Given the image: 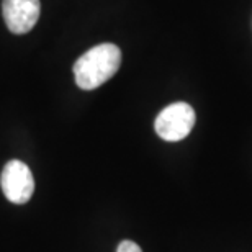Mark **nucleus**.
<instances>
[{"label": "nucleus", "mask_w": 252, "mask_h": 252, "mask_svg": "<svg viewBox=\"0 0 252 252\" xmlns=\"http://www.w3.org/2000/svg\"><path fill=\"white\" fill-rule=\"evenodd\" d=\"M39 12H41L39 0H2L5 25L15 34L32 32L38 23Z\"/></svg>", "instance_id": "4"}, {"label": "nucleus", "mask_w": 252, "mask_h": 252, "mask_svg": "<svg viewBox=\"0 0 252 252\" xmlns=\"http://www.w3.org/2000/svg\"><path fill=\"white\" fill-rule=\"evenodd\" d=\"M122 51L117 44L103 43L84 53L74 64L75 84L82 90H94L118 72Z\"/></svg>", "instance_id": "1"}, {"label": "nucleus", "mask_w": 252, "mask_h": 252, "mask_svg": "<svg viewBox=\"0 0 252 252\" xmlns=\"http://www.w3.org/2000/svg\"><path fill=\"white\" fill-rule=\"evenodd\" d=\"M117 252H143V251H141V248L136 243L126 239V241H122V243H120Z\"/></svg>", "instance_id": "5"}, {"label": "nucleus", "mask_w": 252, "mask_h": 252, "mask_svg": "<svg viewBox=\"0 0 252 252\" xmlns=\"http://www.w3.org/2000/svg\"><path fill=\"white\" fill-rule=\"evenodd\" d=\"M3 195L8 201L23 205L32 198L34 191V179L30 167L22 160L12 159L5 164L0 177Z\"/></svg>", "instance_id": "3"}, {"label": "nucleus", "mask_w": 252, "mask_h": 252, "mask_svg": "<svg viewBox=\"0 0 252 252\" xmlns=\"http://www.w3.org/2000/svg\"><path fill=\"white\" fill-rule=\"evenodd\" d=\"M195 110L189 103L177 102L165 107L154 122L156 133L169 143L185 139L195 126Z\"/></svg>", "instance_id": "2"}]
</instances>
